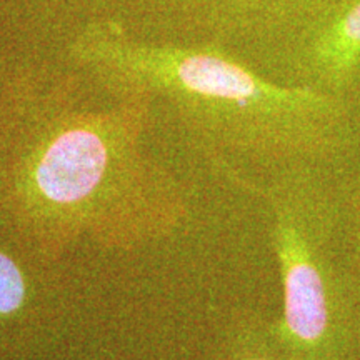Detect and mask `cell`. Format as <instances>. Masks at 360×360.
Returning a JSON list of instances; mask_svg holds the SVG:
<instances>
[{
    "mask_svg": "<svg viewBox=\"0 0 360 360\" xmlns=\"http://www.w3.org/2000/svg\"><path fill=\"white\" fill-rule=\"evenodd\" d=\"M282 289L272 334L287 360H354V247L334 172L294 165L262 187Z\"/></svg>",
    "mask_w": 360,
    "mask_h": 360,
    "instance_id": "2",
    "label": "cell"
},
{
    "mask_svg": "<svg viewBox=\"0 0 360 360\" xmlns=\"http://www.w3.org/2000/svg\"><path fill=\"white\" fill-rule=\"evenodd\" d=\"M127 154L102 124L67 125L0 164V214L32 244L74 233L129 186Z\"/></svg>",
    "mask_w": 360,
    "mask_h": 360,
    "instance_id": "3",
    "label": "cell"
},
{
    "mask_svg": "<svg viewBox=\"0 0 360 360\" xmlns=\"http://www.w3.org/2000/svg\"><path fill=\"white\" fill-rule=\"evenodd\" d=\"M354 267H355V281H357V309H355V357H354V360H360V252L355 249H354Z\"/></svg>",
    "mask_w": 360,
    "mask_h": 360,
    "instance_id": "7",
    "label": "cell"
},
{
    "mask_svg": "<svg viewBox=\"0 0 360 360\" xmlns=\"http://www.w3.org/2000/svg\"><path fill=\"white\" fill-rule=\"evenodd\" d=\"M222 360H287L272 334L270 322L247 319L233 328Z\"/></svg>",
    "mask_w": 360,
    "mask_h": 360,
    "instance_id": "5",
    "label": "cell"
},
{
    "mask_svg": "<svg viewBox=\"0 0 360 360\" xmlns=\"http://www.w3.org/2000/svg\"><path fill=\"white\" fill-rule=\"evenodd\" d=\"M92 60L114 84L167 97L224 155L269 174L302 164L335 172L360 146L349 97L274 82L225 52L101 45Z\"/></svg>",
    "mask_w": 360,
    "mask_h": 360,
    "instance_id": "1",
    "label": "cell"
},
{
    "mask_svg": "<svg viewBox=\"0 0 360 360\" xmlns=\"http://www.w3.org/2000/svg\"><path fill=\"white\" fill-rule=\"evenodd\" d=\"M334 180L352 245L360 252V146L352 159L335 170Z\"/></svg>",
    "mask_w": 360,
    "mask_h": 360,
    "instance_id": "6",
    "label": "cell"
},
{
    "mask_svg": "<svg viewBox=\"0 0 360 360\" xmlns=\"http://www.w3.org/2000/svg\"><path fill=\"white\" fill-rule=\"evenodd\" d=\"M297 62L299 80L349 97L360 72V0H328Z\"/></svg>",
    "mask_w": 360,
    "mask_h": 360,
    "instance_id": "4",
    "label": "cell"
}]
</instances>
